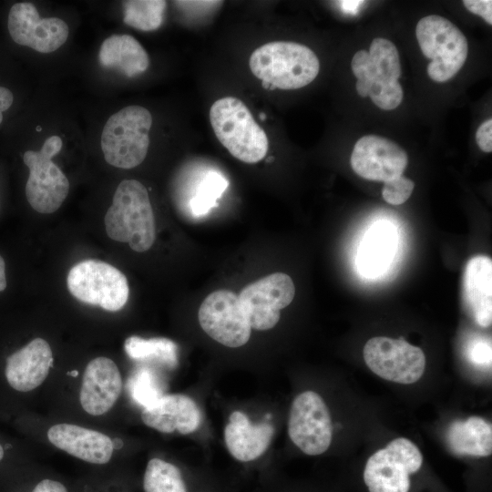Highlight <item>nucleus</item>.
Wrapping results in <instances>:
<instances>
[{
  "label": "nucleus",
  "mask_w": 492,
  "mask_h": 492,
  "mask_svg": "<svg viewBox=\"0 0 492 492\" xmlns=\"http://www.w3.org/2000/svg\"><path fill=\"white\" fill-rule=\"evenodd\" d=\"M145 492H188L180 470L160 458L148 462L144 477Z\"/></svg>",
  "instance_id": "27"
},
{
  "label": "nucleus",
  "mask_w": 492,
  "mask_h": 492,
  "mask_svg": "<svg viewBox=\"0 0 492 492\" xmlns=\"http://www.w3.org/2000/svg\"><path fill=\"white\" fill-rule=\"evenodd\" d=\"M294 295L292 278L275 272L247 285L238 297L251 329L265 331L277 324L281 310L292 302Z\"/></svg>",
  "instance_id": "11"
},
{
  "label": "nucleus",
  "mask_w": 492,
  "mask_h": 492,
  "mask_svg": "<svg viewBox=\"0 0 492 492\" xmlns=\"http://www.w3.org/2000/svg\"><path fill=\"white\" fill-rule=\"evenodd\" d=\"M189 174L187 204L194 217H201L217 207L229 180L221 171L203 163L193 164Z\"/></svg>",
  "instance_id": "21"
},
{
  "label": "nucleus",
  "mask_w": 492,
  "mask_h": 492,
  "mask_svg": "<svg viewBox=\"0 0 492 492\" xmlns=\"http://www.w3.org/2000/svg\"><path fill=\"white\" fill-rule=\"evenodd\" d=\"M6 288L5 278V261L0 255V292H3Z\"/></svg>",
  "instance_id": "39"
},
{
  "label": "nucleus",
  "mask_w": 492,
  "mask_h": 492,
  "mask_svg": "<svg viewBox=\"0 0 492 492\" xmlns=\"http://www.w3.org/2000/svg\"><path fill=\"white\" fill-rule=\"evenodd\" d=\"M415 35L423 54L432 61L427 66L429 77L436 82L452 78L466 62L468 45L459 28L440 15L419 20Z\"/></svg>",
  "instance_id": "5"
},
{
  "label": "nucleus",
  "mask_w": 492,
  "mask_h": 492,
  "mask_svg": "<svg viewBox=\"0 0 492 492\" xmlns=\"http://www.w3.org/2000/svg\"><path fill=\"white\" fill-rule=\"evenodd\" d=\"M423 463L418 447L409 439L398 437L367 460L364 481L369 492H408L410 475Z\"/></svg>",
  "instance_id": "8"
},
{
  "label": "nucleus",
  "mask_w": 492,
  "mask_h": 492,
  "mask_svg": "<svg viewBox=\"0 0 492 492\" xmlns=\"http://www.w3.org/2000/svg\"><path fill=\"white\" fill-rule=\"evenodd\" d=\"M13 101L12 92L5 87H0V112L7 110L12 106Z\"/></svg>",
  "instance_id": "37"
},
{
  "label": "nucleus",
  "mask_w": 492,
  "mask_h": 492,
  "mask_svg": "<svg viewBox=\"0 0 492 492\" xmlns=\"http://www.w3.org/2000/svg\"><path fill=\"white\" fill-rule=\"evenodd\" d=\"M67 288L78 301L109 312L122 309L129 295L123 272L97 260L83 261L73 266L67 275Z\"/></svg>",
  "instance_id": "7"
},
{
  "label": "nucleus",
  "mask_w": 492,
  "mask_h": 492,
  "mask_svg": "<svg viewBox=\"0 0 492 492\" xmlns=\"http://www.w3.org/2000/svg\"><path fill=\"white\" fill-rule=\"evenodd\" d=\"M108 236L126 242L138 252L151 248L156 239V224L146 187L136 179L122 180L105 215Z\"/></svg>",
  "instance_id": "1"
},
{
  "label": "nucleus",
  "mask_w": 492,
  "mask_h": 492,
  "mask_svg": "<svg viewBox=\"0 0 492 492\" xmlns=\"http://www.w3.org/2000/svg\"><path fill=\"white\" fill-rule=\"evenodd\" d=\"M62 146V138L52 135L46 139L40 150L24 153V162L29 169L26 197L30 206L39 213L56 211L67 197L69 181L52 160Z\"/></svg>",
  "instance_id": "6"
},
{
  "label": "nucleus",
  "mask_w": 492,
  "mask_h": 492,
  "mask_svg": "<svg viewBox=\"0 0 492 492\" xmlns=\"http://www.w3.org/2000/svg\"><path fill=\"white\" fill-rule=\"evenodd\" d=\"M51 444L83 461L102 465L108 463L114 451L110 437L96 430L72 424H57L47 431Z\"/></svg>",
  "instance_id": "17"
},
{
  "label": "nucleus",
  "mask_w": 492,
  "mask_h": 492,
  "mask_svg": "<svg viewBox=\"0 0 492 492\" xmlns=\"http://www.w3.org/2000/svg\"><path fill=\"white\" fill-rule=\"evenodd\" d=\"M98 59L103 67L117 69L129 77L145 72L149 65L148 53L129 35L114 34L106 38L100 46Z\"/></svg>",
  "instance_id": "22"
},
{
  "label": "nucleus",
  "mask_w": 492,
  "mask_h": 492,
  "mask_svg": "<svg viewBox=\"0 0 492 492\" xmlns=\"http://www.w3.org/2000/svg\"><path fill=\"white\" fill-rule=\"evenodd\" d=\"M32 492H68V490L60 481L44 478L34 487Z\"/></svg>",
  "instance_id": "36"
},
{
  "label": "nucleus",
  "mask_w": 492,
  "mask_h": 492,
  "mask_svg": "<svg viewBox=\"0 0 492 492\" xmlns=\"http://www.w3.org/2000/svg\"><path fill=\"white\" fill-rule=\"evenodd\" d=\"M265 118H266V117H265V115H264L263 113H261V114L260 115V118H261V120H264Z\"/></svg>",
  "instance_id": "42"
},
{
  "label": "nucleus",
  "mask_w": 492,
  "mask_h": 492,
  "mask_svg": "<svg viewBox=\"0 0 492 492\" xmlns=\"http://www.w3.org/2000/svg\"><path fill=\"white\" fill-rule=\"evenodd\" d=\"M152 116L144 107L128 106L111 115L101 134L105 160L119 169H132L145 159Z\"/></svg>",
  "instance_id": "4"
},
{
  "label": "nucleus",
  "mask_w": 492,
  "mask_h": 492,
  "mask_svg": "<svg viewBox=\"0 0 492 492\" xmlns=\"http://www.w3.org/2000/svg\"><path fill=\"white\" fill-rule=\"evenodd\" d=\"M273 426L263 422L251 424L245 414L234 411L224 429V441L230 454L237 460L249 462L261 456L269 447Z\"/></svg>",
  "instance_id": "19"
},
{
  "label": "nucleus",
  "mask_w": 492,
  "mask_h": 492,
  "mask_svg": "<svg viewBox=\"0 0 492 492\" xmlns=\"http://www.w3.org/2000/svg\"><path fill=\"white\" fill-rule=\"evenodd\" d=\"M126 386L131 398L144 408L165 395L166 390L163 377L149 367L135 370L128 377Z\"/></svg>",
  "instance_id": "28"
},
{
  "label": "nucleus",
  "mask_w": 492,
  "mask_h": 492,
  "mask_svg": "<svg viewBox=\"0 0 492 492\" xmlns=\"http://www.w3.org/2000/svg\"><path fill=\"white\" fill-rule=\"evenodd\" d=\"M122 390V378L117 364L99 356L91 360L84 372L79 400L89 415H101L113 407Z\"/></svg>",
  "instance_id": "15"
},
{
  "label": "nucleus",
  "mask_w": 492,
  "mask_h": 492,
  "mask_svg": "<svg viewBox=\"0 0 492 492\" xmlns=\"http://www.w3.org/2000/svg\"><path fill=\"white\" fill-rule=\"evenodd\" d=\"M166 6L162 0L124 1V23L142 31L155 30L163 22Z\"/></svg>",
  "instance_id": "29"
},
{
  "label": "nucleus",
  "mask_w": 492,
  "mask_h": 492,
  "mask_svg": "<svg viewBox=\"0 0 492 492\" xmlns=\"http://www.w3.org/2000/svg\"><path fill=\"white\" fill-rule=\"evenodd\" d=\"M4 455H5L4 448L2 445L0 444V461L3 459Z\"/></svg>",
  "instance_id": "40"
},
{
  "label": "nucleus",
  "mask_w": 492,
  "mask_h": 492,
  "mask_svg": "<svg viewBox=\"0 0 492 492\" xmlns=\"http://www.w3.org/2000/svg\"><path fill=\"white\" fill-rule=\"evenodd\" d=\"M382 196L384 200L392 205H401L411 196L415 183L406 177L401 175L384 182Z\"/></svg>",
  "instance_id": "31"
},
{
  "label": "nucleus",
  "mask_w": 492,
  "mask_h": 492,
  "mask_svg": "<svg viewBox=\"0 0 492 492\" xmlns=\"http://www.w3.org/2000/svg\"><path fill=\"white\" fill-rule=\"evenodd\" d=\"M369 63L370 56L367 51L360 50L354 54L352 58L351 67L357 79L365 77L364 72Z\"/></svg>",
  "instance_id": "34"
},
{
  "label": "nucleus",
  "mask_w": 492,
  "mask_h": 492,
  "mask_svg": "<svg viewBox=\"0 0 492 492\" xmlns=\"http://www.w3.org/2000/svg\"><path fill=\"white\" fill-rule=\"evenodd\" d=\"M288 435L304 454L317 456L330 446L333 425L328 407L313 391L298 395L290 409Z\"/></svg>",
  "instance_id": "10"
},
{
  "label": "nucleus",
  "mask_w": 492,
  "mask_h": 492,
  "mask_svg": "<svg viewBox=\"0 0 492 492\" xmlns=\"http://www.w3.org/2000/svg\"><path fill=\"white\" fill-rule=\"evenodd\" d=\"M350 163L360 177L385 182L403 175L408 156L395 142L384 137L367 135L354 144Z\"/></svg>",
  "instance_id": "14"
},
{
  "label": "nucleus",
  "mask_w": 492,
  "mask_h": 492,
  "mask_svg": "<svg viewBox=\"0 0 492 492\" xmlns=\"http://www.w3.org/2000/svg\"><path fill=\"white\" fill-rule=\"evenodd\" d=\"M476 140L479 149L487 153L492 151V119L484 121L477 130Z\"/></svg>",
  "instance_id": "33"
},
{
  "label": "nucleus",
  "mask_w": 492,
  "mask_h": 492,
  "mask_svg": "<svg viewBox=\"0 0 492 492\" xmlns=\"http://www.w3.org/2000/svg\"><path fill=\"white\" fill-rule=\"evenodd\" d=\"M396 248V236L393 227L377 222L364 238L356 264L365 277L373 278L382 273L391 262Z\"/></svg>",
  "instance_id": "23"
},
{
  "label": "nucleus",
  "mask_w": 492,
  "mask_h": 492,
  "mask_svg": "<svg viewBox=\"0 0 492 492\" xmlns=\"http://www.w3.org/2000/svg\"><path fill=\"white\" fill-rule=\"evenodd\" d=\"M447 439L452 450L458 455L487 456L492 453L491 425L479 416L454 421Z\"/></svg>",
  "instance_id": "24"
},
{
  "label": "nucleus",
  "mask_w": 492,
  "mask_h": 492,
  "mask_svg": "<svg viewBox=\"0 0 492 492\" xmlns=\"http://www.w3.org/2000/svg\"><path fill=\"white\" fill-rule=\"evenodd\" d=\"M368 96L381 109L396 108L403 100V89L398 81L372 82Z\"/></svg>",
  "instance_id": "30"
},
{
  "label": "nucleus",
  "mask_w": 492,
  "mask_h": 492,
  "mask_svg": "<svg viewBox=\"0 0 492 492\" xmlns=\"http://www.w3.org/2000/svg\"><path fill=\"white\" fill-rule=\"evenodd\" d=\"M210 121L219 141L234 158L253 164L266 156L267 135L239 98L225 97L216 100L210 109Z\"/></svg>",
  "instance_id": "3"
},
{
  "label": "nucleus",
  "mask_w": 492,
  "mask_h": 492,
  "mask_svg": "<svg viewBox=\"0 0 492 492\" xmlns=\"http://www.w3.org/2000/svg\"><path fill=\"white\" fill-rule=\"evenodd\" d=\"M249 65L252 74L276 88L298 89L315 79L320 62L315 53L304 45L274 41L259 46Z\"/></svg>",
  "instance_id": "2"
},
{
  "label": "nucleus",
  "mask_w": 492,
  "mask_h": 492,
  "mask_svg": "<svg viewBox=\"0 0 492 492\" xmlns=\"http://www.w3.org/2000/svg\"><path fill=\"white\" fill-rule=\"evenodd\" d=\"M124 348L127 354L138 361H153L172 369L178 365V346L168 338L145 339L132 335L126 339Z\"/></svg>",
  "instance_id": "25"
},
{
  "label": "nucleus",
  "mask_w": 492,
  "mask_h": 492,
  "mask_svg": "<svg viewBox=\"0 0 492 492\" xmlns=\"http://www.w3.org/2000/svg\"><path fill=\"white\" fill-rule=\"evenodd\" d=\"M261 86L262 87H264L265 89H269L270 87V84H268L267 82H264V81H261Z\"/></svg>",
  "instance_id": "41"
},
{
  "label": "nucleus",
  "mask_w": 492,
  "mask_h": 492,
  "mask_svg": "<svg viewBox=\"0 0 492 492\" xmlns=\"http://www.w3.org/2000/svg\"><path fill=\"white\" fill-rule=\"evenodd\" d=\"M198 318L202 330L227 347H241L251 337V327L239 297L229 290L209 294L200 306Z\"/></svg>",
  "instance_id": "12"
},
{
  "label": "nucleus",
  "mask_w": 492,
  "mask_h": 492,
  "mask_svg": "<svg viewBox=\"0 0 492 492\" xmlns=\"http://www.w3.org/2000/svg\"><path fill=\"white\" fill-rule=\"evenodd\" d=\"M370 63L364 76L372 82L398 81L401 76L399 53L388 39L374 38L369 50Z\"/></svg>",
  "instance_id": "26"
},
{
  "label": "nucleus",
  "mask_w": 492,
  "mask_h": 492,
  "mask_svg": "<svg viewBox=\"0 0 492 492\" xmlns=\"http://www.w3.org/2000/svg\"><path fill=\"white\" fill-rule=\"evenodd\" d=\"M53 363L49 343L36 338L6 358L5 375L8 384L18 392H29L46 378Z\"/></svg>",
  "instance_id": "16"
},
{
  "label": "nucleus",
  "mask_w": 492,
  "mask_h": 492,
  "mask_svg": "<svg viewBox=\"0 0 492 492\" xmlns=\"http://www.w3.org/2000/svg\"><path fill=\"white\" fill-rule=\"evenodd\" d=\"M141 419L146 425L159 432L178 431L188 435L200 426L201 412L194 400L188 395H165L143 409Z\"/></svg>",
  "instance_id": "18"
},
{
  "label": "nucleus",
  "mask_w": 492,
  "mask_h": 492,
  "mask_svg": "<svg viewBox=\"0 0 492 492\" xmlns=\"http://www.w3.org/2000/svg\"><path fill=\"white\" fill-rule=\"evenodd\" d=\"M473 363L477 364L488 365L491 362V350L485 343H477L473 345L470 351V356Z\"/></svg>",
  "instance_id": "35"
},
{
  "label": "nucleus",
  "mask_w": 492,
  "mask_h": 492,
  "mask_svg": "<svg viewBox=\"0 0 492 492\" xmlns=\"http://www.w3.org/2000/svg\"><path fill=\"white\" fill-rule=\"evenodd\" d=\"M364 359L369 369L381 378L403 384L417 382L425 368L423 351L404 338H371L364 344Z\"/></svg>",
  "instance_id": "9"
},
{
  "label": "nucleus",
  "mask_w": 492,
  "mask_h": 492,
  "mask_svg": "<svg viewBox=\"0 0 492 492\" xmlns=\"http://www.w3.org/2000/svg\"><path fill=\"white\" fill-rule=\"evenodd\" d=\"M372 86V81L368 79L367 77H364L362 78H358L355 84L356 91L359 96L362 97H368L370 88Z\"/></svg>",
  "instance_id": "38"
},
{
  "label": "nucleus",
  "mask_w": 492,
  "mask_h": 492,
  "mask_svg": "<svg viewBox=\"0 0 492 492\" xmlns=\"http://www.w3.org/2000/svg\"><path fill=\"white\" fill-rule=\"evenodd\" d=\"M463 4L468 11L481 16L487 24L492 25L491 0H465Z\"/></svg>",
  "instance_id": "32"
},
{
  "label": "nucleus",
  "mask_w": 492,
  "mask_h": 492,
  "mask_svg": "<svg viewBox=\"0 0 492 492\" xmlns=\"http://www.w3.org/2000/svg\"><path fill=\"white\" fill-rule=\"evenodd\" d=\"M463 298L475 322L488 327L492 322V261L485 255L471 258L463 276Z\"/></svg>",
  "instance_id": "20"
},
{
  "label": "nucleus",
  "mask_w": 492,
  "mask_h": 492,
  "mask_svg": "<svg viewBox=\"0 0 492 492\" xmlns=\"http://www.w3.org/2000/svg\"><path fill=\"white\" fill-rule=\"evenodd\" d=\"M8 31L18 45L28 46L40 53L57 50L67 41L69 28L58 17L41 18L31 3H16L8 15Z\"/></svg>",
  "instance_id": "13"
}]
</instances>
